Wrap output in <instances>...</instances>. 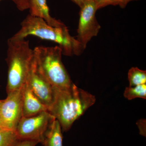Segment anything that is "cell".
<instances>
[{"mask_svg":"<svg viewBox=\"0 0 146 146\" xmlns=\"http://www.w3.org/2000/svg\"><path fill=\"white\" fill-rule=\"evenodd\" d=\"M53 89V101L48 111L59 122L62 130L67 131L75 121L95 104L96 97L74 84L68 89Z\"/></svg>","mask_w":146,"mask_h":146,"instance_id":"obj_1","label":"cell"},{"mask_svg":"<svg viewBox=\"0 0 146 146\" xmlns=\"http://www.w3.org/2000/svg\"><path fill=\"white\" fill-rule=\"evenodd\" d=\"M29 36H37L40 39L56 43L64 55H80L84 50L77 39L71 36L67 27L52 26L44 19L30 14L21 23V28L19 31L11 38L23 39Z\"/></svg>","mask_w":146,"mask_h":146,"instance_id":"obj_2","label":"cell"},{"mask_svg":"<svg viewBox=\"0 0 146 146\" xmlns=\"http://www.w3.org/2000/svg\"><path fill=\"white\" fill-rule=\"evenodd\" d=\"M6 61L8 65L7 94L21 89L25 84L33 57L29 41L8 39Z\"/></svg>","mask_w":146,"mask_h":146,"instance_id":"obj_3","label":"cell"},{"mask_svg":"<svg viewBox=\"0 0 146 146\" xmlns=\"http://www.w3.org/2000/svg\"><path fill=\"white\" fill-rule=\"evenodd\" d=\"M62 50L58 46H37L33 49V59L38 70L53 87L63 89L73 83L62 60Z\"/></svg>","mask_w":146,"mask_h":146,"instance_id":"obj_4","label":"cell"},{"mask_svg":"<svg viewBox=\"0 0 146 146\" xmlns=\"http://www.w3.org/2000/svg\"><path fill=\"white\" fill-rule=\"evenodd\" d=\"M55 119L48 111L31 117H22L15 131L20 139L33 140L41 143Z\"/></svg>","mask_w":146,"mask_h":146,"instance_id":"obj_5","label":"cell"},{"mask_svg":"<svg viewBox=\"0 0 146 146\" xmlns=\"http://www.w3.org/2000/svg\"><path fill=\"white\" fill-rule=\"evenodd\" d=\"M80 8L76 39L85 50L88 42L98 34L101 26L96 18L98 9L94 0L87 2Z\"/></svg>","mask_w":146,"mask_h":146,"instance_id":"obj_6","label":"cell"},{"mask_svg":"<svg viewBox=\"0 0 146 146\" xmlns=\"http://www.w3.org/2000/svg\"><path fill=\"white\" fill-rule=\"evenodd\" d=\"M22 88L7 94L0 107V116L7 129L15 131L23 117Z\"/></svg>","mask_w":146,"mask_h":146,"instance_id":"obj_7","label":"cell"},{"mask_svg":"<svg viewBox=\"0 0 146 146\" xmlns=\"http://www.w3.org/2000/svg\"><path fill=\"white\" fill-rule=\"evenodd\" d=\"M26 82L33 94L48 110L53 101V87L38 70L33 57Z\"/></svg>","mask_w":146,"mask_h":146,"instance_id":"obj_8","label":"cell"},{"mask_svg":"<svg viewBox=\"0 0 146 146\" xmlns=\"http://www.w3.org/2000/svg\"><path fill=\"white\" fill-rule=\"evenodd\" d=\"M22 90L23 117H31L48 111V107L38 99L27 82L22 87Z\"/></svg>","mask_w":146,"mask_h":146,"instance_id":"obj_9","label":"cell"},{"mask_svg":"<svg viewBox=\"0 0 146 146\" xmlns=\"http://www.w3.org/2000/svg\"><path fill=\"white\" fill-rule=\"evenodd\" d=\"M30 14L44 19L52 26L63 27L66 26L60 20L51 16L47 0H28Z\"/></svg>","mask_w":146,"mask_h":146,"instance_id":"obj_10","label":"cell"},{"mask_svg":"<svg viewBox=\"0 0 146 146\" xmlns=\"http://www.w3.org/2000/svg\"><path fill=\"white\" fill-rule=\"evenodd\" d=\"M62 131L59 122L56 119L41 143L42 146H63Z\"/></svg>","mask_w":146,"mask_h":146,"instance_id":"obj_11","label":"cell"},{"mask_svg":"<svg viewBox=\"0 0 146 146\" xmlns=\"http://www.w3.org/2000/svg\"><path fill=\"white\" fill-rule=\"evenodd\" d=\"M128 79L129 86L146 84V71L142 70L136 67H132L128 73Z\"/></svg>","mask_w":146,"mask_h":146,"instance_id":"obj_12","label":"cell"},{"mask_svg":"<svg viewBox=\"0 0 146 146\" xmlns=\"http://www.w3.org/2000/svg\"><path fill=\"white\" fill-rule=\"evenodd\" d=\"M125 98L128 100L146 98V84L126 87L124 93Z\"/></svg>","mask_w":146,"mask_h":146,"instance_id":"obj_13","label":"cell"},{"mask_svg":"<svg viewBox=\"0 0 146 146\" xmlns=\"http://www.w3.org/2000/svg\"><path fill=\"white\" fill-rule=\"evenodd\" d=\"M19 140L15 130L0 131V146H13Z\"/></svg>","mask_w":146,"mask_h":146,"instance_id":"obj_14","label":"cell"},{"mask_svg":"<svg viewBox=\"0 0 146 146\" xmlns=\"http://www.w3.org/2000/svg\"><path fill=\"white\" fill-rule=\"evenodd\" d=\"M97 9H100L108 5H117L119 0H94Z\"/></svg>","mask_w":146,"mask_h":146,"instance_id":"obj_15","label":"cell"},{"mask_svg":"<svg viewBox=\"0 0 146 146\" xmlns=\"http://www.w3.org/2000/svg\"><path fill=\"white\" fill-rule=\"evenodd\" d=\"M38 141L20 139L13 146H35L39 143Z\"/></svg>","mask_w":146,"mask_h":146,"instance_id":"obj_16","label":"cell"},{"mask_svg":"<svg viewBox=\"0 0 146 146\" xmlns=\"http://www.w3.org/2000/svg\"><path fill=\"white\" fill-rule=\"evenodd\" d=\"M14 3L18 9L21 11L29 9L28 0H15Z\"/></svg>","mask_w":146,"mask_h":146,"instance_id":"obj_17","label":"cell"},{"mask_svg":"<svg viewBox=\"0 0 146 146\" xmlns=\"http://www.w3.org/2000/svg\"><path fill=\"white\" fill-rule=\"evenodd\" d=\"M145 120H141L138 121V126L140 130V133L142 136H146Z\"/></svg>","mask_w":146,"mask_h":146,"instance_id":"obj_18","label":"cell"},{"mask_svg":"<svg viewBox=\"0 0 146 146\" xmlns=\"http://www.w3.org/2000/svg\"><path fill=\"white\" fill-rule=\"evenodd\" d=\"M133 1H138V0H119V5L121 8H124L129 3Z\"/></svg>","mask_w":146,"mask_h":146,"instance_id":"obj_19","label":"cell"},{"mask_svg":"<svg viewBox=\"0 0 146 146\" xmlns=\"http://www.w3.org/2000/svg\"><path fill=\"white\" fill-rule=\"evenodd\" d=\"M72 1L75 3L77 5L80 7H81L84 3L90 0H72Z\"/></svg>","mask_w":146,"mask_h":146,"instance_id":"obj_20","label":"cell"},{"mask_svg":"<svg viewBox=\"0 0 146 146\" xmlns=\"http://www.w3.org/2000/svg\"><path fill=\"white\" fill-rule=\"evenodd\" d=\"M5 129H7L5 126L4 125L3 123L1 116H0V131L5 130Z\"/></svg>","mask_w":146,"mask_h":146,"instance_id":"obj_21","label":"cell"},{"mask_svg":"<svg viewBox=\"0 0 146 146\" xmlns=\"http://www.w3.org/2000/svg\"><path fill=\"white\" fill-rule=\"evenodd\" d=\"M3 102V100H0V107H1V106Z\"/></svg>","mask_w":146,"mask_h":146,"instance_id":"obj_22","label":"cell"},{"mask_svg":"<svg viewBox=\"0 0 146 146\" xmlns=\"http://www.w3.org/2000/svg\"><path fill=\"white\" fill-rule=\"evenodd\" d=\"M0 1H1V0H0ZM11 1H13V2L14 3L15 2V0H11Z\"/></svg>","mask_w":146,"mask_h":146,"instance_id":"obj_23","label":"cell"}]
</instances>
